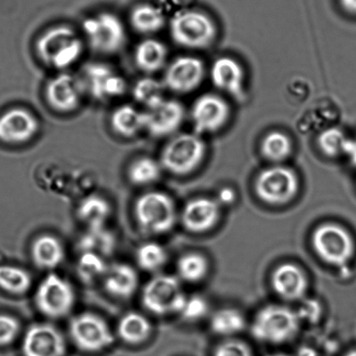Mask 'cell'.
<instances>
[{
  "mask_svg": "<svg viewBox=\"0 0 356 356\" xmlns=\"http://www.w3.org/2000/svg\"><path fill=\"white\" fill-rule=\"evenodd\" d=\"M84 51L81 37L67 25L51 26L40 34L35 44V51L47 67L65 70L75 64Z\"/></svg>",
  "mask_w": 356,
  "mask_h": 356,
  "instance_id": "6da1fadb",
  "label": "cell"
},
{
  "mask_svg": "<svg viewBox=\"0 0 356 356\" xmlns=\"http://www.w3.org/2000/svg\"><path fill=\"white\" fill-rule=\"evenodd\" d=\"M172 41L189 50H203L216 42L218 26L212 17L200 10L178 12L169 24Z\"/></svg>",
  "mask_w": 356,
  "mask_h": 356,
  "instance_id": "7a4b0ae2",
  "label": "cell"
},
{
  "mask_svg": "<svg viewBox=\"0 0 356 356\" xmlns=\"http://www.w3.org/2000/svg\"><path fill=\"white\" fill-rule=\"evenodd\" d=\"M207 145L195 133L179 134L168 141L161 154L162 168L177 176L191 175L203 163Z\"/></svg>",
  "mask_w": 356,
  "mask_h": 356,
  "instance_id": "3957f363",
  "label": "cell"
},
{
  "mask_svg": "<svg viewBox=\"0 0 356 356\" xmlns=\"http://www.w3.org/2000/svg\"><path fill=\"white\" fill-rule=\"evenodd\" d=\"M300 318L288 307L269 305L255 316L252 334L266 343L281 344L292 340L298 334Z\"/></svg>",
  "mask_w": 356,
  "mask_h": 356,
  "instance_id": "277c9868",
  "label": "cell"
},
{
  "mask_svg": "<svg viewBox=\"0 0 356 356\" xmlns=\"http://www.w3.org/2000/svg\"><path fill=\"white\" fill-rule=\"evenodd\" d=\"M134 216L140 229L149 234L168 233L176 222L174 200L163 192L152 191L138 198Z\"/></svg>",
  "mask_w": 356,
  "mask_h": 356,
  "instance_id": "5b68a950",
  "label": "cell"
},
{
  "mask_svg": "<svg viewBox=\"0 0 356 356\" xmlns=\"http://www.w3.org/2000/svg\"><path fill=\"white\" fill-rule=\"evenodd\" d=\"M298 175L292 168L274 164L259 172L254 190L262 202L270 205H284L291 202L299 192Z\"/></svg>",
  "mask_w": 356,
  "mask_h": 356,
  "instance_id": "8992f818",
  "label": "cell"
},
{
  "mask_svg": "<svg viewBox=\"0 0 356 356\" xmlns=\"http://www.w3.org/2000/svg\"><path fill=\"white\" fill-rule=\"evenodd\" d=\"M89 46L97 53L113 54L125 46L127 33L122 20L112 13H100L82 23Z\"/></svg>",
  "mask_w": 356,
  "mask_h": 356,
  "instance_id": "52a82bcc",
  "label": "cell"
},
{
  "mask_svg": "<svg viewBox=\"0 0 356 356\" xmlns=\"http://www.w3.org/2000/svg\"><path fill=\"white\" fill-rule=\"evenodd\" d=\"M313 247L321 260L332 266L343 268L355 253L354 240L343 227L323 224L313 234Z\"/></svg>",
  "mask_w": 356,
  "mask_h": 356,
  "instance_id": "ba28073f",
  "label": "cell"
},
{
  "mask_svg": "<svg viewBox=\"0 0 356 356\" xmlns=\"http://www.w3.org/2000/svg\"><path fill=\"white\" fill-rule=\"evenodd\" d=\"M34 300L40 313L56 319L71 312L75 303V292L70 282L51 273L38 286Z\"/></svg>",
  "mask_w": 356,
  "mask_h": 356,
  "instance_id": "9c48e42d",
  "label": "cell"
},
{
  "mask_svg": "<svg viewBox=\"0 0 356 356\" xmlns=\"http://www.w3.org/2000/svg\"><path fill=\"white\" fill-rule=\"evenodd\" d=\"M185 298L179 280L168 275L152 278L145 285L141 296L144 307L157 316L178 314Z\"/></svg>",
  "mask_w": 356,
  "mask_h": 356,
  "instance_id": "30bf717a",
  "label": "cell"
},
{
  "mask_svg": "<svg viewBox=\"0 0 356 356\" xmlns=\"http://www.w3.org/2000/svg\"><path fill=\"white\" fill-rule=\"evenodd\" d=\"M74 343L86 353H97L109 348L114 337L108 324L93 313H81L74 316L69 325Z\"/></svg>",
  "mask_w": 356,
  "mask_h": 356,
  "instance_id": "8fae6325",
  "label": "cell"
},
{
  "mask_svg": "<svg viewBox=\"0 0 356 356\" xmlns=\"http://www.w3.org/2000/svg\"><path fill=\"white\" fill-rule=\"evenodd\" d=\"M231 106L217 93L207 92L193 102L190 116L195 133L202 136L219 132L229 122Z\"/></svg>",
  "mask_w": 356,
  "mask_h": 356,
  "instance_id": "7c38bea8",
  "label": "cell"
},
{
  "mask_svg": "<svg viewBox=\"0 0 356 356\" xmlns=\"http://www.w3.org/2000/svg\"><path fill=\"white\" fill-rule=\"evenodd\" d=\"M206 76V65L200 58L184 55L175 58L165 67L163 84L165 88L179 95L195 91Z\"/></svg>",
  "mask_w": 356,
  "mask_h": 356,
  "instance_id": "4fadbf2b",
  "label": "cell"
},
{
  "mask_svg": "<svg viewBox=\"0 0 356 356\" xmlns=\"http://www.w3.org/2000/svg\"><path fill=\"white\" fill-rule=\"evenodd\" d=\"M144 130L151 136H170L184 122L186 110L182 103L175 99H165L158 105L143 112Z\"/></svg>",
  "mask_w": 356,
  "mask_h": 356,
  "instance_id": "5bb4252c",
  "label": "cell"
},
{
  "mask_svg": "<svg viewBox=\"0 0 356 356\" xmlns=\"http://www.w3.org/2000/svg\"><path fill=\"white\" fill-rule=\"evenodd\" d=\"M209 77L214 88L236 102L246 99V74L239 61L230 56L217 58L211 65Z\"/></svg>",
  "mask_w": 356,
  "mask_h": 356,
  "instance_id": "9a60e30c",
  "label": "cell"
},
{
  "mask_svg": "<svg viewBox=\"0 0 356 356\" xmlns=\"http://www.w3.org/2000/svg\"><path fill=\"white\" fill-rule=\"evenodd\" d=\"M22 353L24 356H65L67 341L53 325L36 323L24 335Z\"/></svg>",
  "mask_w": 356,
  "mask_h": 356,
  "instance_id": "2e32d148",
  "label": "cell"
},
{
  "mask_svg": "<svg viewBox=\"0 0 356 356\" xmlns=\"http://www.w3.org/2000/svg\"><path fill=\"white\" fill-rule=\"evenodd\" d=\"M84 77L89 92L100 102L120 98L127 92L125 79L106 64L93 62L86 65Z\"/></svg>",
  "mask_w": 356,
  "mask_h": 356,
  "instance_id": "e0dca14e",
  "label": "cell"
},
{
  "mask_svg": "<svg viewBox=\"0 0 356 356\" xmlns=\"http://www.w3.org/2000/svg\"><path fill=\"white\" fill-rule=\"evenodd\" d=\"M44 97L48 105L56 112H74L81 102V83L74 76L61 72L47 83Z\"/></svg>",
  "mask_w": 356,
  "mask_h": 356,
  "instance_id": "ac0fdd59",
  "label": "cell"
},
{
  "mask_svg": "<svg viewBox=\"0 0 356 356\" xmlns=\"http://www.w3.org/2000/svg\"><path fill=\"white\" fill-rule=\"evenodd\" d=\"M39 130V120L26 108L16 107L0 116V140L3 143H26L35 137Z\"/></svg>",
  "mask_w": 356,
  "mask_h": 356,
  "instance_id": "d6986e66",
  "label": "cell"
},
{
  "mask_svg": "<svg viewBox=\"0 0 356 356\" xmlns=\"http://www.w3.org/2000/svg\"><path fill=\"white\" fill-rule=\"evenodd\" d=\"M220 216V204L217 200L197 198L190 200L182 211L184 227L193 233H203L216 226Z\"/></svg>",
  "mask_w": 356,
  "mask_h": 356,
  "instance_id": "ffe728a7",
  "label": "cell"
},
{
  "mask_svg": "<svg viewBox=\"0 0 356 356\" xmlns=\"http://www.w3.org/2000/svg\"><path fill=\"white\" fill-rule=\"evenodd\" d=\"M273 289L286 300L303 298L307 289V280L302 269L293 264H282L272 275Z\"/></svg>",
  "mask_w": 356,
  "mask_h": 356,
  "instance_id": "44dd1931",
  "label": "cell"
},
{
  "mask_svg": "<svg viewBox=\"0 0 356 356\" xmlns=\"http://www.w3.org/2000/svg\"><path fill=\"white\" fill-rule=\"evenodd\" d=\"M103 280L106 291L117 298H129L139 286V275L136 269L127 264H115L108 267Z\"/></svg>",
  "mask_w": 356,
  "mask_h": 356,
  "instance_id": "7402d4cb",
  "label": "cell"
},
{
  "mask_svg": "<svg viewBox=\"0 0 356 356\" xmlns=\"http://www.w3.org/2000/svg\"><path fill=\"white\" fill-rule=\"evenodd\" d=\"M168 47L161 40L146 39L137 44L134 50V63L145 74H155L167 65Z\"/></svg>",
  "mask_w": 356,
  "mask_h": 356,
  "instance_id": "603a6c76",
  "label": "cell"
},
{
  "mask_svg": "<svg viewBox=\"0 0 356 356\" xmlns=\"http://www.w3.org/2000/svg\"><path fill=\"white\" fill-rule=\"evenodd\" d=\"M31 254L38 268L51 270L63 262L65 250L63 245L56 237L44 234L33 241Z\"/></svg>",
  "mask_w": 356,
  "mask_h": 356,
  "instance_id": "cb8c5ba5",
  "label": "cell"
},
{
  "mask_svg": "<svg viewBox=\"0 0 356 356\" xmlns=\"http://www.w3.org/2000/svg\"><path fill=\"white\" fill-rule=\"evenodd\" d=\"M110 124L118 136L129 139L144 130L143 112L129 104L118 106L111 114Z\"/></svg>",
  "mask_w": 356,
  "mask_h": 356,
  "instance_id": "d4e9b609",
  "label": "cell"
},
{
  "mask_svg": "<svg viewBox=\"0 0 356 356\" xmlns=\"http://www.w3.org/2000/svg\"><path fill=\"white\" fill-rule=\"evenodd\" d=\"M293 143L288 134L273 130L265 134L260 143L262 157L274 164H281L291 156Z\"/></svg>",
  "mask_w": 356,
  "mask_h": 356,
  "instance_id": "484cf974",
  "label": "cell"
},
{
  "mask_svg": "<svg viewBox=\"0 0 356 356\" xmlns=\"http://www.w3.org/2000/svg\"><path fill=\"white\" fill-rule=\"evenodd\" d=\"M152 333L149 320L143 314L130 312L123 316L118 324V334L123 341L131 345L143 343Z\"/></svg>",
  "mask_w": 356,
  "mask_h": 356,
  "instance_id": "4316f807",
  "label": "cell"
},
{
  "mask_svg": "<svg viewBox=\"0 0 356 356\" xmlns=\"http://www.w3.org/2000/svg\"><path fill=\"white\" fill-rule=\"evenodd\" d=\"M130 23L137 33L150 35L163 29L165 17L162 10L157 6L140 4L131 12Z\"/></svg>",
  "mask_w": 356,
  "mask_h": 356,
  "instance_id": "83f0119b",
  "label": "cell"
},
{
  "mask_svg": "<svg viewBox=\"0 0 356 356\" xmlns=\"http://www.w3.org/2000/svg\"><path fill=\"white\" fill-rule=\"evenodd\" d=\"M115 246V237L105 226L88 227L79 243L82 253L90 252L104 258L112 254Z\"/></svg>",
  "mask_w": 356,
  "mask_h": 356,
  "instance_id": "f1b7e54d",
  "label": "cell"
},
{
  "mask_svg": "<svg viewBox=\"0 0 356 356\" xmlns=\"http://www.w3.org/2000/svg\"><path fill=\"white\" fill-rule=\"evenodd\" d=\"M110 214V204L98 195H91L83 200L78 207L79 219L88 227L105 226Z\"/></svg>",
  "mask_w": 356,
  "mask_h": 356,
  "instance_id": "f546056e",
  "label": "cell"
},
{
  "mask_svg": "<svg viewBox=\"0 0 356 356\" xmlns=\"http://www.w3.org/2000/svg\"><path fill=\"white\" fill-rule=\"evenodd\" d=\"M162 167L155 159L143 156L130 165L127 175L132 184L147 186L153 184L161 178Z\"/></svg>",
  "mask_w": 356,
  "mask_h": 356,
  "instance_id": "4dcf8cb0",
  "label": "cell"
},
{
  "mask_svg": "<svg viewBox=\"0 0 356 356\" xmlns=\"http://www.w3.org/2000/svg\"><path fill=\"white\" fill-rule=\"evenodd\" d=\"M32 286L29 272L13 265H0V289L13 295H22Z\"/></svg>",
  "mask_w": 356,
  "mask_h": 356,
  "instance_id": "1f68e13d",
  "label": "cell"
},
{
  "mask_svg": "<svg viewBox=\"0 0 356 356\" xmlns=\"http://www.w3.org/2000/svg\"><path fill=\"white\" fill-rule=\"evenodd\" d=\"M163 82L147 76L136 82L133 88V96L136 102L151 108L165 99Z\"/></svg>",
  "mask_w": 356,
  "mask_h": 356,
  "instance_id": "d6a6232c",
  "label": "cell"
},
{
  "mask_svg": "<svg viewBox=\"0 0 356 356\" xmlns=\"http://www.w3.org/2000/svg\"><path fill=\"white\" fill-rule=\"evenodd\" d=\"M210 325L214 334L233 335L244 330L245 318L236 309H221L213 314Z\"/></svg>",
  "mask_w": 356,
  "mask_h": 356,
  "instance_id": "836d02e7",
  "label": "cell"
},
{
  "mask_svg": "<svg viewBox=\"0 0 356 356\" xmlns=\"http://www.w3.org/2000/svg\"><path fill=\"white\" fill-rule=\"evenodd\" d=\"M209 271L207 259L199 254L183 255L177 262L179 277L188 282H198Z\"/></svg>",
  "mask_w": 356,
  "mask_h": 356,
  "instance_id": "e575fe53",
  "label": "cell"
},
{
  "mask_svg": "<svg viewBox=\"0 0 356 356\" xmlns=\"http://www.w3.org/2000/svg\"><path fill=\"white\" fill-rule=\"evenodd\" d=\"M136 261L143 270L154 272L165 264L168 261V254L161 245L156 243H147L138 248Z\"/></svg>",
  "mask_w": 356,
  "mask_h": 356,
  "instance_id": "d590c367",
  "label": "cell"
},
{
  "mask_svg": "<svg viewBox=\"0 0 356 356\" xmlns=\"http://www.w3.org/2000/svg\"><path fill=\"white\" fill-rule=\"evenodd\" d=\"M107 268L105 258L90 252L82 253L77 265L79 275L83 281L88 283L103 279Z\"/></svg>",
  "mask_w": 356,
  "mask_h": 356,
  "instance_id": "8d00e7d4",
  "label": "cell"
},
{
  "mask_svg": "<svg viewBox=\"0 0 356 356\" xmlns=\"http://www.w3.org/2000/svg\"><path fill=\"white\" fill-rule=\"evenodd\" d=\"M317 145L321 154L328 158H337L347 147V140L340 129L331 127L323 131L317 138Z\"/></svg>",
  "mask_w": 356,
  "mask_h": 356,
  "instance_id": "74e56055",
  "label": "cell"
},
{
  "mask_svg": "<svg viewBox=\"0 0 356 356\" xmlns=\"http://www.w3.org/2000/svg\"><path fill=\"white\" fill-rule=\"evenodd\" d=\"M209 305L202 297L193 296H186L179 313L188 321H198L206 316Z\"/></svg>",
  "mask_w": 356,
  "mask_h": 356,
  "instance_id": "f35d334b",
  "label": "cell"
},
{
  "mask_svg": "<svg viewBox=\"0 0 356 356\" xmlns=\"http://www.w3.org/2000/svg\"><path fill=\"white\" fill-rule=\"evenodd\" d=\"M20 324L16 318L8 314H0V347L13 343L18 337Z\"/></svg>",
  "mask_w": 356,
  "mask_h": 356,
  "instance_id": "ab89813d",
  "label": "cell"
},
{
  "mask_svg": "<svg viewBox=\"0 0 356 356\" xmlns=\"http://www.w3.org/2000/svg\"><path fill=\"white\" fill-rule=\"evenodd\" d=\"M214 356H253L250 348L243 342L230 341L217 348Z\"/></svg>",
  "mask_w": 356,
  "mask_h": 356,
  "instance_id": "60d3db41",
  "label": "cell"
},
{
  "mask_svg": "<svg viewBox=\"0 0 356 356\" xmlns=\"http://www.w3.org/2000/svg\"><path fill=\"white\" fill-rule=\"evenodd\" d=\"M235 193L233 189L224 188L220 190L218 195L217 202L223 205H230L235 200Z\"/></svg>",
  "mask_w": 356,
  "mask_h": 356,
  "instance_id": "b9f144b4",
  "label": "cell"
},
{
  "mask_svg": "<svg viewBox=\"0 0 356 356\" xmlns=\"http://www.w3.org/2000/svg\"><path fill=\"white\" fill-rule=\"evenodd\" d=\"M339 2L345 12L356 15V0H339Z\"/></svg>",
  "mask_w": 356,
  "mask_h": 356,
  "instance_id": "7bdbcfd3",
  "label": "cell"
},
{
  "mask_svg": "<svg viewBox=\"0 0 356 356\" xmlns=\"http://www.w3.org/2000/svg\"><path fill=\"white\" fill-rule=\"evenodd\" d=\"M296 356H317L316 350L309 347H302L297 351Z\"/></svg>",
  "mask_w": 356,
  "mask_h": 356,
  "instance_id": "ee69618b",
  "label": "cell"
},
{
  "mask_svg": "<svg viewBox=\"0 0 356 356\" xmlns=\"http://www.w3.org/2000/svg\"><path fill=\"white\" fill-rule=\"evenodd\" d=\"M345 356H356V349H354V350L349 352L348 354L346 355Z\"/></svg>",
  "mask_w": 356,
  "mask_h": 356,
  "instance_id": "f6af8a7d",
  "label": "cell"
},
{
  "mask_svg": "<svg viewBox=\"0 0 356 356\" xmlns=\"http://www.w3.org/2000/svg\"><path fill=\"white\" fill-rule=\"evenodd\" d=\"M270 356H289L284 354H276V355H272Z\"/></svg>",
  "mask_w": 356,
  "mask_h": 356,
  "instance_id": "bcb514c9",
  "label": "cell"
}]
</instances>
